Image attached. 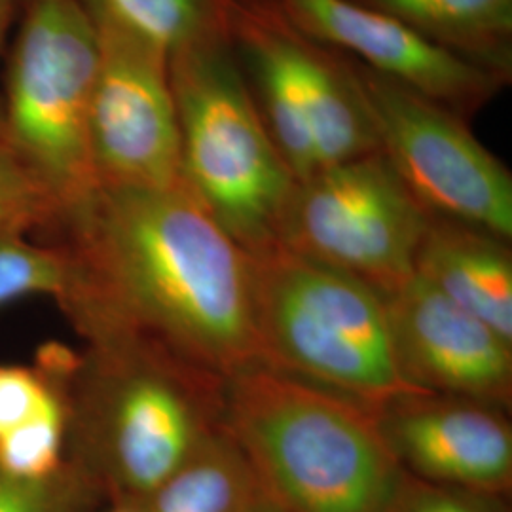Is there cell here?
<instances>
[{
    "label": "cell",
    "mask_w": 512,
    "mask_h": 512,
    "mask_svg": "<svg viewBox=\"0 0 512 512\" xmlns=\"http://www.w3.org/2000/svg\"><path fill=\"white\" fill-rule=\"evenodd\" d=\"M40 238L65 253L55 302L86 344L145 346L220 380L264 365L251 255L186 188L97 186Z\"/></svg>",
    "instance_id": "obj_1"
},
{
    "label": "cell",
    "mask_w": 512,
    "mask_h": 512,
    "mask_svg": "<svg viewBox=\"0 0 512 512\" xmlns=\"http://www.w3.org/2000/svg\"><path fill=\"white\" fill-rule=\"evenodd\" d=\"M224 431L285 512H389L406 476L372 406L270 366L226 380Z\"/></svg>",
    "instance_id": "obj_2"
},
{
    "label": "cell",
    "mask_w": 512,
    "mask_h": 512,
    "mask_svg": "<svg viewBox=\"0 0 512 512\" xmlns=\"http://www.w3.org/2000/svg\"><path fill=\"white\" fill-rule=\"evenodd\" d=\"M226 380L128 342L86 344L71 454L110 503L143 505L224 429Z\"/></svg>",
    "instance_id": "obj_3"
},
{
    "label": "cell",
    "mask_w": 512,
    "mask_h": 512,
    "mask_svg": "<svg viewBox=\"0 0 512 512\" xmlns=\"http://www.w3.org/2000/svg\"><path fill=\"white\" fill-rule=\"evenodd\" d=\"M262 363L372 408L404 393L384 293L283 245L251 255Z\"/></svg>",
    "instance_id": "obj_4"
},
{
    "label": "cell",
    "mask_w": 512,
    "mask_h": 512,
    "mask_svg": "<svg viewBox=\"0 0 512 512\" xmlns=\"http://www.w3.org/2000/svg\"><path fill=\"white\" fill-rule=\"evenodd\" d=\"M188 192L249 255L281 241L296 190L226 37L169 57Z\"/></svg>",
    "instance_id": "obj_5"
},
{
    "label": "cell",
    "mask_w": 512,
    "mask_h": 512,
    "mask_svg": "<svg viewBox=\"0 0 512 512\" xmlns=\"http://www.w3.org/2000/svg\"><path fill=\"white\" fill-rule=\"evenodd\" d=\"M226 21L258 112L296 183L380 150L348 57L302 35L274 2L228 0Z\"/></svg>",
    "instance_id": "obj_6"
},
{
    "label": "cell",
    "mask_w": 512,
    "mask_h": 512,
    "mask_svg": "<svg viewBox=\"0 0 512 512\" xmlns=\"http://www.w3.org/2000/svg\"><path fill=\"white\" fill-rule=\"evenodd\" d=\"M23 10L0 95V141L61 217L97 188L90 152L97 29L78 0H31Z\"/></svg>",
    "instance_id": "obj_7"
},
{
    "label": "cell",
    "mask_w": 512,
    "mask_h": 512,
    "mask_svg": "<svg viewBox=\"0 0 512 512\" xmlns=\"http://www.w3.org/2000/svg\"><path fill=\"white\" fill-rule=\"evenodd\" d=\"M380 152L421 207L512 238V175L467 120L403 84L351 61Z\"/></svg>",
    "instance_id": "obj_8"
},
{
    "label": "cell",
    "mask_w": 512,
    "mask_h": 512,
    "mask_svg": "<svg viewBox=\"0 0 512 512\" xmlns=\"http://www.w3.org/2000/svg\"><path fill=\"white\" fill-rule=\"evenodd\" d=\"M427 220L378 150L296 184L279 245L387 294L414 274Z\"/></svg>",
    "instance_id": "obj_9"
},
{
    "label": "cell",
    "mask_w": 512,
    "mask_h": 512,
    "mask_svg": "<svg viewBox=\"0 0 512 512\" xmlns=\"http://www.w3.org/2000/svg\"><path fill=\"white\" fill-rule=\"evenodd\" d=\"M93 23L99 59L90 152L97 186L186 188L169 55L110 23Z\"/></svg>",
    "instance_id": "obj_10"
},
{
    "label": "cell",
    "mask_w": 512,
    "mask_h": 512,
    "mask_svg": "<svg viewBox=\"0 0 512 512\" xmlns=\"http://www.w3.org/2000/svg\"><path fill=\"white\" fill-rule=\"evenodd\" d=\"M302 35L355 57L366 69L473 116L505 88L509 76L442 48L382 12L355 0H272Z\"/></svg>",
    "instance_id": "obj_11"
},
{
    "label": "cell",
    "mask_w": 512,
    "mask_h": 512,
    "mask_svg": "<svg viewBox=\"0 0 512 512\" xmlns=\"http://www.w3.org/2000/svg\"><path fill=\"white\" fill-rule=\"evenodd\" d=\"M384 296L395 357L408 384L511 406V342L418 275Z\"/></svg>",
    "instance_id": "obj_12"
},
{
    "label": "cell",
    "mask_w": 512,
    "mask_h": 512,
    "mask_svg": "<svg viewBox=\"0 0 512 512\" xmlns=\"http://www.w3.org/2000/svg\"><path fill=\"white\" fill-rule=\"evenodd\" d=\"M374 410L406 475L482 494L511 490L512 429L505 408L414 391Z\"/></svg>",
    "instance_id": "obj_13"
},
{
    "label": "cell",
    "mask_w": 512,
    "mask_h": 512,
    "mask_svg": "<svg viewBox=\"0 0 512 512\" xmlns=\"http://www.w3.org/2000/svg\"><path fill=\"white\" fill-rule=\"evenodd\" d=\"M414 275L512 344L511 239L429 215Z\"/></svg>",
    "instance_id": "obj_14"
},
{
    "label": "cell",
    "mask_w": 512,
    "mask_h": 512,
    "mask_svg": "<svg viewBox=\"0 0 512 512\" xmlns=\"http://www.w3.org/2000/svg\"><path fill=\"white\" fill-rule=\"evenodd\" d=\"M511 78L512 0H355Z\"/></svg>",
    "instance_id": "obj_15"
},
{
    "label": "cell",
    "mask_w": 512,
    "mask_h": 512,
    "mask_svg": "<svg viewBox=\"0 0 512 512\" xmlns=\"http://www.w3.org/2000/svg\"><path fill=\"white\" fill-rule=\"evenodd\" d=\"M256 478L222 429L143 503L147 512H245Z\"/></svg>",
    "instance_id": "obj_16"
},
{
    "label": "cell",
    "mask_w": 512,
    "mask_h": 512,
    "mask_svg": "<svg viewBox=\"0 0 512 512\" xmlns=\"http://www.w3.org/2000/svg\"><path fill=\"white\" fill-rule=\"evenodd\" d=\"M93 19L177 54L228 35V0H78Z\"/></svg>",
    "instance_id": "obj_17"
},
{
    "label": "cell",
    "mask_w": 512,
    "mask_h": 512,
    "mask_svg": "<svg viewBox=\"0 0 512 512\" xmlns=\"http://www.w3.org/2000/svg\"><path fill=\"white\" fill-rule=\"evenodd\" d=\"M19 230H0V308L25 296L57 298L67 275L65 253L48 241L33 243Z\"/></svg>",
    "instance_id": "obj_18"
},
{
    "label": "cell",
    "mask_w": 512,
    "mask_h": 512,
    "mask_svg": "<svg viewBox=\"0 0 512 512\" xmlns=\"http://www.w3.org/2000/svg\"><path fill=\"white\" fill-rule=\"evenodd\" d=\"M101 499L99 486L78 463L44 478L0 469V512H92Z\"/></svg>",
    "instance_id": "obj_19"
},
{
    "label": "cell",
    "mask_w": 512,
    "mask_h": 512,
    "mask_svg": "<svg viewBox=\"0 0 512 512\" xmlns=\"http://www.w3.org/2000/svg\"><path fill=\"white\" fill-rule=\"evenodd\" d=\"M59 217V209L46 188L0 141V230L46 234Z\"/></svg>",
    "instance_id": "obj_20"
},
{
    "label": "cell",
    "mask_w": 512,
    "mask_h": 512,
    "mask_svg": "<svg viewBox=\"0 0 512 512\" xmlns=\"http://www.w3.org/2000/svg\"><path fill=\"white\" fill-rule=\"evenodd\" d=\"M389 512H505L501 495L482 494L404 476Z\"/></svg>",
    "instance_id": "obj_21"
},
{
    "label": "cell",
    "mask_w": 512,
    "mask_h": 512,
    "mask_svg": "<svg viewBox=\"0 0 512 512\" xmlns=\"http://www.w3.org/2000/svg\"><path fill=\"white\" fill-rule=\"evenodd\" d=\"M245 512H285L277 503H275L274 499L270 497V495L266 494L262 488H260V484L256 482L255 490H253V494H251V499H249V505H247V511Z\"/></svg>",
    "instance_id": "obj_22"
},
{
    "label": "cell",
    "mask_w": 512,
    "mask_h": 512,
    "mask_svg": "<svg viewBox=\"0 0 512 512\" xmlns=\"http://www.w3.org/2000/svg\"><path fill=\"white\" fill-rule=\"evenodd\" d=\"M19 8H21V0H0V27L4 31H8V27L12 25Z\"/></svg>",
    "instance_id": "obj_23"
},
{
    "label": "cell",
    "mask_w": 512,
    "mask_h": 512,
    "mask_svg": "<svg viewBox=\"0 0 512 512\" xmlns=\"http://www.w3.org/2000/svg\"><path fill=\"white\" fill-rule=\"evenodd\" d=\"M107 512H147L143 505H131V503H110V509Z\"/></svg>",
    "instance_id": "obj_24"
},
{
    "label": "cell",
    "mask_w": 512,
    "mask_h": 512,
    "mask_svg": "<svg viewBox=\"0 0 512 512\" xmlns=\"http://www.w3.org/2000/svg\"><path fill=\"white\" fill-rule=\"evenodd\" d=\"M4 35H6V31L0 27V50H2V42H4Z\"/></svg>",
    "instance_id": "obj_25"
},
{
    "label": "cell",
    "mask_w": 512,
    "mask_h": 512,
    "mask_svg": "<svg viewBox=\"0 0 512 512\" xmlns=\"http://www.w3.org/2000/svg\"><path fill=\"white\" fill-rule=\"evenodd\" d=\"M29 2H31V0H21V8H25Z\"/></svg>",
    "instance_id": "obj_26"
}]
</instances>
